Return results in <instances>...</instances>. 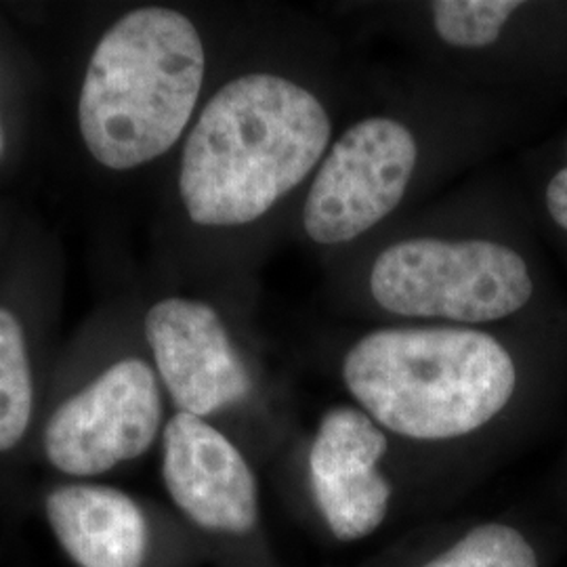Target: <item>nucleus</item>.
<instances>
[{
	"mask_svg": "<svg viewBox=\"0 0 567 567\" xmlns=\"http://www.w3.org/2000/svg\"><path fill=\"white\" fill-rule=\"evenodd\" d=\"M332 124L307 89L276 74L227 82L183 147L179 192L194 224L264 217L320 163Z\"/></svg>",
	"mask_w": 567,
	"mask_h": 567,
	"instance_id": "nucleus-1",
	"label": "nucleus"
},
{
	"mask_svg": "<svg viewBox=\"0 0 567 567\" xmlns=\"http://www.w3.org/2000/svg\"><path fill=\"white\" fill-rule=\"evenodd\" d=\"M204 47L179 11L143 7L97 42L79 97L82 142L97 163L131 171L166 154L200 97Z\"/></svg>",
	"mask_w": 567,
	"mask_h": 567,
	"instance_id": "nucleus-2",
	"label": "nucleus"
},
{
	"mask_svg": "<svg viewBox=\"0 0 567 567\" xmlns=\"http://www.w3.org/2000/svg\"><path fill=\"white\" fill-rule=\"evenodd\" d=\"M343 379L389 431L450 440L492 421L508 404L517 372L507 349L486 332L393 328L351 347Z\"/></svg>",
	"mask_w": 567,
	"mask_h": 567,
	"instance_id": "nucleus-3",
	"label": "nucleus"
},
{
	"mask_svg": "<svg viewBox=\"0 0 567 567\" xmlns=\"http://www.w3.org/2000/svg\"><path fill=\"white\" fill-rule=\"evenodd\" d=\"M370 290L391 313L482 324L519 311L534 284L526 261L503 244L416 238L377 259Z\"/></svg>",
	"mask_w": 567,
	"mask_h": 567,
	"instance_id": "nucleus-4",
	"label": "nucleus"
},
{
	"mask_svg": "<svg viewBox=\"0 0 567 567\" xmlns=\"http://www.w3.org/2000/svg\"><path fill=\"white\" fill-rule=\"evenodd\" d=\"M419 147L402 122L368 118L332 145L305 200V231L343 244L381 224L402 203Z\"/></svg>",
	"mask_w": 567,
	"mask_h": 567,
	"instance_id": "nucleus-5",
	"label": "nucleus"
},
{
	"mask_svg": "<svg viewBox=\"0 0 567 567\" xmlns=\"http://www.w3.org/2000/svg\"><path fill=\"white\" fill-rule=\"evenodd\" d=\"M163 423L156 374L122 360L55 410L44 429L49 463L72 477H95L147 452Z\"/></svg>",
	"mask_w": 567,
	"mask_h": 567,
	"instance_id": "nucleus-6",
	"label": "nucleus"
},
{
	"mask_svg": "<svg viewBox=\"0 0 567 567\" xmlns=\"http://www.w3.org/2000/svg\"><path fill=\"white\" fill-rule=\"evenodd\" d=\"M145 337L182 412L204 419L248 395V372L213 307L164 299L147 311Z\"/></svg>",
	"mask_w": 567,
	"mask_h": 567,
	"instance_id": "nucleus-7",
	"label": "nucleus"
},
{
	"mask_svg": "<svg viewBox=\"0 0 567 567\" xmlns=\"http://www.w3.org/2000/svg\"><path fill=\"white\" fill-rule=\"evenodd\" d=\"M164 486L198 526L243 536L257 526V480L221 431L179 412L164 429Z\"/></svg>",
	"mask_w": 567,
	"mask_h": 567,
	"instance_id": "nucleus-8",
	"label": "nucleus"
},
{
	"mask_svg": "<svg viewBox=\"0 0 567 567\" xmlns=\"http://www.w3.org/2000/svg\"><path fill=\"white\" fill-rule=\"evenodd\" d=\"M385 450V433L355 408H334L322 419L309 471L318 507L339 540H360L385 519L391 486L377 471Z\"/></svg>",
	"mask_w": 567,
	"mask_h": 567,
	"instance_id": "nucleus-9",
	"label": "nucleus"
},
{
	"mask_svg": "<svg viewBox=\"0 0 567 567\" xmlns=\"http://www.w3.org/2000/svg\"><path fill=\"white\" fill-rule=\"evenodd\" d=\"M47 519L61 548L79 567H142L147 522L121 489L68 484L47 496Z\"/></svg>",
	"mask_w": 567,
	"mask_h": 567,
	"instance_id": "nucleus-10",
	"label": "nucleus"
},
{
	"mask_svg": "<svg viewBox=\"0 0 567 567\" xmlns=\"http://www.w3.org/2000/svg\"><path fill=\"white\" fill-rule=\"evenodd\" d=\"M34 408L28 349L18 318L0 307V452L18 446Z\"/></svg>",
	"mask_w": 567,
	"mask_h": 567,
	"instance_id": "nucleus-11",
	"label": "nucleus"
},
{
	"mask_svg": "<svg viewBox=\"0 0 567 567\" xmlns=\"http://www.w3.org/2000/svg\"><path fill=\"white\" fill-rule=\"evenodd\" d=\"M519 7L511 0H440L433 2V23L447 44L482 49L501 37Z\"/></svg>",
	"mask_w": 567,
	"mask_h": 567,
	"instance_id": "nucleus-12",
	"label": "nucleus"
},
{
	"mask_svg": "<svg viewBox=\"0 0 567 567\" xmlns=\"http://www.w3.org/2000/svg\"><path fill=\"white\" fill-rule=\"evenodd\" d=\"M423 567H538L526 538L501 524L475 527L461 543Z\"/></svg>",
	"mask_w": 567,
	"mask_h": 567,
	"instance_id": "nucleus-13",
	"label": "nucleus"
},
{
	"mask_svg": "<svg viewBox=\"0 0 567 567\" xmlns=\"http://www.w3.org/2000/svg\"><path fill=\"white\" fill-rule=\"evenodd\" d=\"M547 206L555 224L567 231V166L548 183Z\"/></svg>",
	"mask_w": 567,
	"mask_h": 567,
	"instance_id": "nucleus-14",
	"label": "nucleus"
},
{
	"mask_svg": "<svg viewBox=\"0 0 567 567\" xmlns=\"http://www.w3.org/2000/svg\"><path fill=\"white\" fill-rule=\"evenodd\" d=\"M2 147H4V143H2V133H0V156H2Z\"/></svg>",
	"mask_w": 567,
	"mask_h": 567,
	"instance_id": "nucleus-15",
	"label": "nucleus"
}]
</instances>
